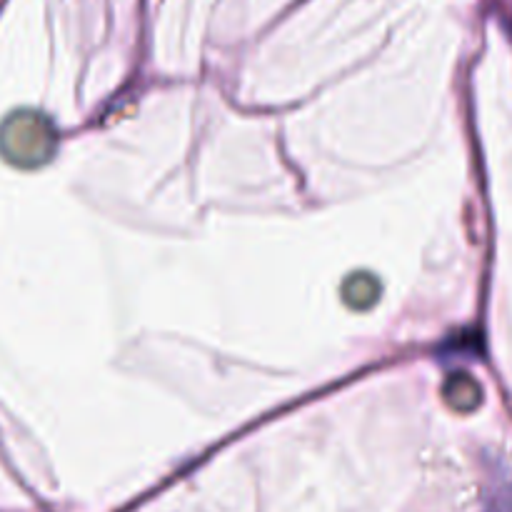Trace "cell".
<instances>
[{"label":"cell","instance_id":"obj_2","mask_svg":"<svg viewBox=\"0 0 512 512\" xmlns=\"http://www.w3.org/2000/svg\"><path fill=\"white\" fill-rule=\"evenodd\" d=\"M380 298V280L370 273H353L343 283V300L353 310H370Z\"/></svg>","mask_w":512,"mask_h":512},{"label":"cell","instance_id":"obj_1","mask_svg":"<svg viewBox=\"0 0 512 512\" xmlns=\"http://www.w3.org/2000/svg\"><path fill=\"white\" fill-rule=\"evenodd\" d=\"M58 150V130L45 113L20 108L0 123V155L20 170L43 168Z\"/></svg>","mask_w":512,"mask_h":512}]
</instances>
